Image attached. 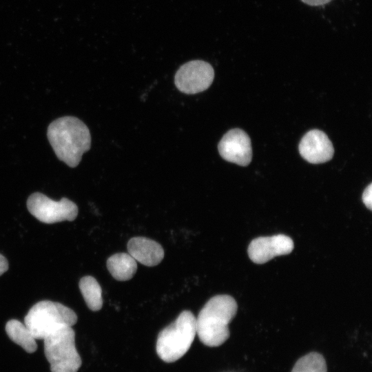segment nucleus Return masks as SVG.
<instances>
[{"mask_svg":"<svg viewBox=\"0 0 372 372\" xmlns=\"http://www.w3.org/2000/svg\"><path fill=\"white\" fill-rule=\"evenodd\" d=\"M47 136L57 158L70 167H76L91 147L88 127L74 116L53 121L48 127Z\"/></svg>","mask_w":372,"mask_h":372,"instance_id":"obj_1","label":"nucleus"},{"mask_svg":"<svg viewBox=\"0 0 372 372\" xmlns=\"http://www.w3.org/2000/svg\"><path fill=\"white\" fill-rule=\"evenodd\" d=\"M237 303L229 295H217L210 298L199 312L196 334L205 345L215 347L229 337V324L237 312Z\"/></svg>","mask_w":372,"mask_h":372,"instance_id":"obj_2","label":"nucleus"},{"mask_svg":"<svg viewBox=\"0 0 372 372\" xmlns=\"http://www.w3.org/2000/svg\"><path fill=\"white\" fill-rule=\"evenodd\" d=\"M196 334L195 316L190 311H182L158 333L156 345L158 357L168 363L181 358L189 349Z\"/></svg>","mask_w":372,"mask_h":372,"instance_id":"obj_3","label":"nucleus"},{"mask_svg":"<svg viewBox=\"0 0 372 372\" xmlns=\"http://www.w3.org/2000/svg\"><path fill=\"white\" fill-rule=\"evenodd\" d=\"M76 313L56 302L41 300L34 304L24 318V324L36 340H43L56 329L72 327L77 322Z\"/></svg>","mask_w":372,"mask_h":372,"instance_id":"obj_4","label":"nucleus"},{"mask_svg":"<svg viewBox=\"0 0 372 372\" xmlns=\"http://www.w3.org/2000/svg\"><path fill=\"white\" fill-rule=\"evenodd\" d=\"M44 353L51 372H77L81 358L75 346V332L72 327H61L44 339Z\"/></svg>","mask_w":372,"mask_h":372,"instance_id":"obj_5","label":"nucleus"},{"mask_svg":"<svg viewBox=\"0 0 372 372\" xmlns=\"http://www.w3.org/2000/svg\"><path fill=\"white\" fill-rule=\"evenodd\" d=\"M29 212L40 222L52 224L74 220L79 212L77 205L67 198L55 201L40 192L32 194L28 198Z\"/></svg>","mask_w":372,"mask_h":372,"instance_id":"obj_6","label":"nucleus"},{"mask_svg":"<svg viewBox=\"0 0 372 372\" xmlns=\"http://www.w3.org/2000/svg\"><path fill=\"white\" fill-rule=\"evenodd\" d=\"M214 78V71L209 63L194 60L180 66L175 74L174 83L180 92L194 94L206 90Z\"/></svg>","mask_w":372,"mask_h":372,"instance_id":"obj_7","label":"nucleus"},{"mask_svg":"<svg viewBox=\"0 0 372 372\" xmlns=\"http://www.w3.org/2000/svg\"><path fill=\"white\" fill-rule=\"evenodd\" d=\"M218 149L221 157L228 162L247 166L251 161V140L240 129L228 131L220 141Z\"/></svg>","mask_w":372,"mask_h":372,"instance_id":"obj_8","label":"nucleus"},{"mask_svg":"<svg viewBox=\"0 0 372 372\" xmlns=\"http://www.w3.org/2000/svg\"><path fill=\"white\" fill-rule=\"evenodd\" d=\"M293 240L288 236L277 234L254 239L247 249L251 261L264 264L276 256L287 255L293 249Z\"/></svg>","mask_w":372,"mask_h":372,"instance_id":"obj_9","label":"nucleus"},{"mask_svg":"<svg viewBox=\"0 0 372 372\" xmlns=\"http://www.w3.org/2000/svg\"><path fill=\"white\" fill-rule=\"evenodd\" d=\"M301 156L310 163H323L333 156V145L326 134L319 130L306 133L299 144Z\"/></svg>","mask_w":372,"mask_h":372,"instance_id":"obj_10","label":"nucleus"},{"mask_svg":"<svg viewBox=\"0 0 372 372\" xmlns=\"http://www.w3.org/2000/svg\"><path fill=\"white\" fill-rule=\"evenodd\" d=\"M127 251L136 261L147 267L158 265L164 257L162 246L145 237L132 238L127 243Z\"/></svg>","mask_w":372,"mask_h":372,"instance_id":"obj_11","label":"nucleus"},{"mask_svg":"<svg viewBox=\"0 0 372 372\" xmlns=\"http://www.w3.org/2000/svg\"><path fill=\"white\" fill-rule=\"evenodd\" d=\"M107 267L112 277L119 281L131 279L137 269L135 259L127 253H117L107 260Z\"/></svg>","mask_w":372,"mask_h":372,"instance_id":"obj_12","label":"nucleus"},{"mask_svg":"<svg viewBox=\"0 0 372 372\" xmlns=\"http://www.w3.org/2000/svg\"><path fill=\"white\" fill-rule=\"evenodd\" d=\"M6 332L9 338L21 346L27 353H34L37 349L36 339L25 324L12 319L6 324Z\"/></svg>","mask_w":372,"mask_h":372,"instance_id":"obj_13","label":"nucleus"},{"mask_svg":"<svg viewBox=\"0 0 372 372\" xmlns=\"http://www.w3.org/2000/svg\"><path fill=\"white\" fill-rule=\"evenodd\" d=\"M79 285L88 308L94 311L100 310L103 306L102 289L97 280L90 276H84Z\"/></svg>","mask_w":372,"mask_h":372,"instance_id":"obj_14","label":"nucleus"},{"mask_svg":"<svg viewBox=\"0 0 372 372\" xmlns=\"http://www.w3.org/2000/svg\"><path fill=\"white\" fill-rule=\"evenodd\" d=\"M291 372H327L326 361L321 354L311 352L300 358Z\"/></svg>","mask_w":372,"mask_h":372,"instance_id":"obj_15","label":"nucleus"},{"mask_svg":"<svg viewBox=\"0 0 372 372\" xmlns=\"http://www.w3.org/2000/svg\"><path fill=\"white\" fill-rule=\"evenodd\" d=\"M362 201L369 209H372V184L370 183L364 190L362 194Z\"/></svg>","mask_w":372,"mask_h":372,"instance_id":"obj_16","label":"nucleus"},{"mask_svg":"<svg viewBox=\"0 0 372 372\" xmlns=\"http://www.w3.org/2000/svg\"><path fill=\"white\" fill-rule=\"evenodd\" d=\"M303 3L311 6H322L329 3L332 0H300Z\"/></svg>","mask_w":372,"mask_h":372,"instance_id":"obj_17","label":"nucleus"},{"mask_svg":"<svg viewBox=\"0 0 372 372\" xmlns=\"http://www.w3.org/2000/svg\"><path fill=\"white\" fill-rule=\"evenodd\" d=\"M9 265L6 258L0 254V276L7 271Z\"/></svg>","mask_w":372,"mask_h":372,"instance_id":"obj_18","label":"nucleus"}]
</instances>
